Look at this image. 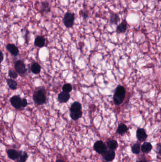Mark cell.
I'll use <instances>...</instances> for the list:
<instances>
[{
	"label": "cell",
	"mask_w": 161,
	"mask_h": 162,
	"mask_svg": "<svg viewBox=\"0 0 161 162\" xmlns=\"http://www.w3.org/2000/svg\"><path fill=\"white\" fill-rule=\"evenodd\" d=\"M126 90L123 86H118L115 89L113 97L115 104L120 105L123 104L126 97Z\"/></svg>",
	"instance_id": "obj_1"
},
{
	"label": "cell",
	"mask_w": 161,
	"mask_h": 162,
	"mask_svg": "<svg viewBox=\"0 0 161 162\" xmlns=\"http://www.w3.org/2000/svg\"><path fill=\"white\" fill-rule=\"evenodd\" d=\"M75 20V14L71 12H68L64 14L62 20L64 26L67 28H71L73 26Z\"/></svg>",
	"instance_id": "obj_2"
},
{
	"label": "cell",
	"mask_w": 161,
	"mask_h": 162,
	"mask_svg": "<svg viewBox=\"0 0 161 162\" xmlns=\"http://www.w3.org/2000/svg\"><path fill=\"white\" fill-rule=\"evenodd\" d=\"M33 98L36 104L38 105L43 104L46 103L47 99L45 93L42 90H38L34 93Z\"/></svg>",
	"instance_id": "obj_3"
},
{
	"label": "cell",
	"mask_w": 161,
	"mask_h": 162,
	"mask_svg": "<svg viewBox=\"0 0 161 162\" xmlns=\"http://www.w3.org/2000/svg\"><path fill=\"white\" fill-rule=\"evenodd\" d=\"M94 149L97 153L103 155L107 151V147L102 141H97L94 144Z\"/></svg>",
	"instance_id": "obj_4"
},
{
	"label": "cell",
	"mask_w": 161,
	"mask_h": 162,
	"mask_svg": "<svg viewBox=\"0 0 161 162\" xmlns=\"http://www.w3.org/2000/svg\"><path fill=\"white\" fill-rule=\"evenodd\" d=\"M15 69L19 74H24L27 72V69L24 63L21 60H18L15 65Z\"/></svg>",
	"instance_id": "obj_5"
},
{
	"label": "cell",
	"mask_w": 161,
	"mask_h": 162,
	"mask_svg": "<svg viewBox=\"0 0 161 162\" xmlns=\"http://www.w3.org/2000/svg\"><path fill=\"white\" fill-rule=\"evenodd\" d=\"M10 102L14 108L20 109L22 107V99L19 95H15L10 99Z\"/></svg>",
	"instance_id": "obj_6"
},
{
	"label": "cell",
	"mask_w": 161,
	"mask_h": 162,
	"mask_svg": "<svg viewBox=\"0 0 161 162\" xmlns=\"http://www.w3.org/2000/svg\"><path fill=\"white\" fill-rule=\"evenodd\" d=\"M137 139L140 141H144L146 139L147 135L146 131L144 128H139L136 132Z\"/></svg>",
	"instance_id": "obj_7"
},
{
	"label": "cell",
	"mask_w": 161,
	"mask_h": 162,
	"mask_svg": "<svg viewBox=\"0 0 161 162\" xmlns=\"http://www.w3.org/2000/svg\"><path fill=\"white\" fill-rule=\"evenodd\" d=\"M127 22L125 19H124L116 28V32L118 34L125 33L127 29Z\"/></svg>",
	"instance_id": "obj_8"
},
{
	"label": "cell",
	"mask_w": 161,
	"mask_h": 162,
	"mask_svg": "<svg viewBox=\"0 0 161 162\" xmlns=\"http://www.w3.org/2000/svg\"><path fill=\"white\" fill-rule=\"evenodd\" d=\"M70 93L64 92V91L60 93L58 96L59 101L61 103H65V102H67L69 99H70Z\"/></svg>",
	"instance_id": "obj_9"
},
{
	"label": "cell",
	"mask_w": 161,
	"mask_h": 162,
	"mask_svg": "<svg viewBox=\"0 0 161 162\" xmlns=\"http://www.w3.org/2000/svg\"><path fill=\"white\" fill-rule=\"evenodd\" d=\"M103 158L104 160L108 162H111L114 160L115 156V153L114 151L107 150L105 153L102 155Z\"/></svg>",
	"instance_id": "obj_10"
},
{
	"label": "cell",
	"mask_w": 161,
	"mask_h": 162,
	"mask_svg": "<svg viewBox=\"0 0 161 162\" xmlns=\"http://www.w3.org/2000/svg\"><path fill=\"white\" fill-rule=\"evenodd\" d=\"M6 49L9 51L12 55H18L19 53V49L17 46L14 44H8L6 46Z\"/></svg>",
	"instance_id": "obj_11"
},
{
	"label": "cell",
	"mask_w": 161,
	"mask_h": 162,
	"mask_svg": "<svg viewBox=\"0 0 161 162\" xmlns=\"http://www.w3.org/2000/svg\"><path fill=\"white\" fill-rule=\"evenodd\" d=\"M41 13L42 14L49 13L51 10L50 4L47 1H42L41 2Z\"/></svg>",
	"instance_id": "obj_12"
},
{
	"label": "cell",
	"mask_w": 161,
	"mask_h": 162,
	"mask_svg": "<svg viewBox=\"0 0 161 162\" xmlns=\"http://www.w3.org/2000/svg\"><path fill=\"white\" fill-rule=\"evenodd\" d=\"M34 44L38 47L40 48L43 47L45 44V39L42 36H38L36 38Z\"/></svg>",
	"instance_id": "obj_13"
},
{
	"label": "cell",
	"mask_w": 161,
	"mask_h": 162,
	"mask_svg": "<svg viewBox=\"0 0 161 162\" xmlns=\"http://www.w3.org/2000/svg\"><path fill=\"white\" fill-rule=\"evenodd\" d=\"M152 145L149 142H145L141 146V149L143 153H149L150 152L152 149Z\"/></svg>",
	"instance_id": "obj_14"
},
{
	"label": "cell",
	"mask_w": 161,
	"mask_h": 162,
	"mask_svg": "<svg viewBox=\"0 0 161 162\" xmlns=\"http://www.w3.org/2000/svg\"><path fill=\"white\" fill-rule=\"evenodd\" d=\"M120 21V18L118 14L112 13L110 18V23L111 24L117 25Z\"/></svg>",
	"instance_id": "obj_15"
},
{
	"label": "cell",
	"mask_w": 161,
	"mask_h": 162,
	"mask_svg": "<svg viewBox=\"0 0 161 162\" xmlns=\"http://www.w3.org/2000/svg\"><path fill=\"white\" fill-rule=\"evenodd\" d=\"M108 147L110 150L115 151L118 147V144L115 140H109L107 143Z\"/></svg>",
	"instance_id": "obj_16"
},
{
	"label": "cell",
	"mask_w": 161,
	"mask_h": 162,
	"mask_svg": "<svg viewBox=\"0 0 161 162\" xmlns=\"http://www.w3.org/2000/svg\"><path fill=\"white\" fill-rule=\"evenodd\" d=\"M7 155L9 158L14 160L18 158L19 152L14 149H9L7 151Z\"/></svg>",
	"instance_id": "obj_17"
},
{
	"label": "cell",
	"mask_w": 161,
	"mask_h": 162,
	"mask_svg": "<svg viewBox=\"0 0 161 162\" xmlns=\"http://www.w3.org/2000/svg\"><path fill=\"white\" fill-rule=\"evenodd\" d=\"M128 131V128L127 126L124 124L122 123L120 124L118 126L117 132L118 134L123 136V135H124Z\"/></svg>",
	"instance_id": "obj_18"
},
{
	"label": "cell",
	"mask_w": 161,
	"mask_h": 162,
	"mask_svg": "<svg viewBox=\"0 0 161 162\" xmlns=\"http://www.w3.org/2000/svg\"><path fill=\"white\" fill-rule=\"evenodd\" d=\"M82 115V110L80 111H70V117L71 119L74 120H76L80 118Z\"/></svg>",
	"instance_id": "obj_19"
},
{
	"label": "cell",
	"mask_w": 161,
	"mask_h": 162,
	"mask_svg": "<svg viewBox=\"0 0 161 162\" xmlns=\"http://www.w3.org/2000/svg\"><path fill=\"white\" fill-rule=\"evenodd\" d=\"M28 155L26 152L20 151L19 152L18 159L20 162H26L27 159L28 158Z\"/></svg>",
	"instance_id": "obj_20"
},
{
	"label": "cell",
	"mask_w": 161,
	"mask_h": 162,
	"mask_svg": "<svg viewBox=\"0 0 161 162\" xmlns=\"http://www.w3.org/2000/svg\"><path fill=\"white\" fill-rule=\"evenodd\" d=\"M32 72L35 74H38L41 71V66L38 63H34L31 67Z\"/></svg>",
	"instance_id": "obj_21"
},
{
	"label": "cell",
	"mask_w": 161,
	"mask_h": 162,
	"mask_svg": "<svg viewBox=\"0 0 161 162\" xmlns=\"http://www.w3.org/2000/svg\"><path fill=\"white\" fill-rule=\"evenodd\" d=\"M81 109L82 105L80 103L78 102V101H75L71 105L70 111L77 112V111L81 110Z\"/></svg>",
	"instance_id": "obj_22"
},
{
	"label": "cell",
	"mask_w": 161,
	"mask_h": 162,
	"mask_svg": "<svg viewBox=\"0 0 161 162\" xmlns=\"http://www.w3.org/2000/svg\"><path fill=\"white\" fill-rule=\"evenodd\" d=\"M7 82L9 87L12 90H15L17 87V83L16 81L12 79H8L7 80Z\"/></svg>",
	"instance_id": "obj_23"
},
{
	"label": "cell",
	"mask_w": 161,
	"mask_h": 162,
	"mask_svg": "<svg viewBox=\"0 0 161 162\" xmlns=\"http://www.w3.org/2000/svg\"><path fill=\"white\" fill-rule=\"evenodd\" d=\"M131 150H132V153L134 154H136V155L139 154L140 151V144L139 143L135 144L131 147Z\"/></svg>",
	"instance_id": "obj_24"
},
{
	"label": "cell",
	"mask_w": 161,
	"mask_h": 162,
	"mask_svg": "<svg viewBox=\"0 0 161 162\" xmlns=\"http://www.w3.org/2000/svg\"><path fill=\"white\" fill-rule=\"evenodd\" d=\"M73 90L72 86L70 83H66L62 87V90L66 93H70Z\"/></svg>",
	"instance_id": "obj_25"
},
{
	"label": "cell",
	"mask_w": 161,
	"mask_h": 162,
	"mask_svg": "<svg viewBox=\"0 0 161 162\" xmlns=\"http://www.w3.org/2000/svg\"><path fill=\"white\" fill-rule=\"evenodd\" d=\"M9 75L10 77L13 79H16L18 77V74L15 71L12 70H9Z\"/></svg>",
	"instance_id": "obj_26"
},
{
	"label": "cell",
	"mask_w": 161,
	"mask_h": 162,
	"mask_svg": "<svg viewBox=\"0 0 161 162\" xmlns=\"http://www.w3.org/2000/svg\"><path fill=\"white\" fill-rule=\"evenodd\" d=\"M157 152L158 154L161 155V144H158L157 145Z\"/></svg>",
	"instance_id": "obj_27"
},
{
	"label": "cell",
	"mask_w": 161,
	"mask_h": 162,
	"mask_svg": "<svg viewBox=\"0 0 161 162\" xmlns=\"http://www.w3.org/2000/svg\"><path fill=\"white\" fill-rule=\"evenodd\" d=\"M27 104H28V101H27V100L26 99H22V107H26L27 106Z\"/></svg>",
	"instance_id": "obj_28"
},
{
	"label": "cell",
	"mask_w": 161,
	"mask_h": 162,
	"mask_svg": "<svg viewBox=\"0 0 161 162\" xmlns=\"http://www.w3.org/2000/svg\"><path fill=\"white\" fill-rule=\"evenodd\" d=\"M83 18L84 20H86L88 18V14L86 12H83Z\"/></svg>",
	"instance_id": "obj_29"
},
{
	"label": "cell",
	"mask_w": 161,
	"mask_h": 162,
	"mask_svg": "<svg viewBox=\"0 0 161 162\" xmlns=\"http://www.w3.org/2000/svg\"><path fill=\"white\" fill-rule=\"evenodd\" d=\"M1 62H2L4 60V54L2 53V51L1 52Z\"/></svg>",
	"instance_id": "obj_30"
},
{
	"label": "cell",
	"mask_w": 161,
	"mask_h": 162,
	"mask_svg": "<svg viewBox=\"0 0 161 162\" xmlns=\"http://www.w3.org/2000/svg\"><path fill=\"white\" fill-rule=\"evenodd\" d=\"M137 162H147V161L145 160H140L139 161H137Z\"/></svg>",
	"instance_id": "obj_31"
},
{
	"label": "cell",
	"mask_w": 161,
	"mask_h": 162,
	"mask_svg": "<svg viewBox=\"0 0 161 162\" xmlns=\"http://www.w3.org/2000/svg\"><path fill=\"white\" fill-rule=\"evenodd\" d=\"M17 1V0H11V1L12 3H15Z\"/></svg>",
	"instance_id": "obj_32"
},
{
	"label": "cell",
	"mask_w": 161,
	"mask_h": 162,
	"mask_svg": "<svg viewBox=\"0 0 161 162\" xmlns=\"http://www.w3.org/2000/svg\"><path fill=\"white\" fill-rule=\"evenodd\" d=\"M56 162H65L64 161H63V160H57V161H56Z\"/></svg>",
	"instance_id": "obj_33"
},
{
	"label": "cell",
	"mask_w": 161,
	"mask_h": 162,
	"mask_svg": "<svg viewBox=\"0 0 161 162\" xmlns=\"http://www.w3.org/2000/svg\"><path fill=\"white\" fill-rule=\"evenodd\" d=\"M158 1H161V0H158Z\"/></svg>",
	"instance_id": "obj_34"
}]
</instances>
